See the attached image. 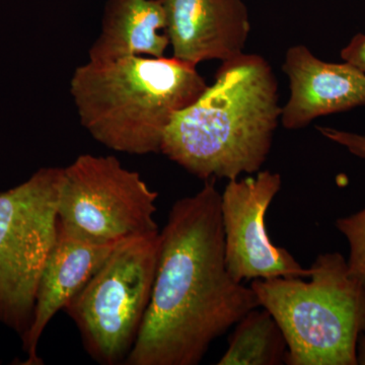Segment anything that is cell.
Here are the masks:
<instances>
[{
	"label": "cell",
	"instance_id": "cell-8",
	"mask_svg": "<svg viewBox=\"0 0 365 365\" xmlns=\"http://www.w3.org/2000/svg\"><path fill=\"white\" fill-rule=\"evenodd\" d=\"M282 186L280 174L259 170L256 177L230 180L222 193L220 210L225 232V263L237 282L275 277L309 278L282 247L269 237L265 218Z\"/></svg>",
	"mask_w": 365,
	"mask_h": 365
},
{
	"label": "cell",
	"instance_id": "cell-10",
	"mask_svg": "<svg viewBox=\"0 0 365 365\" xmlns=\"http://www.w3.org/2000/svg\"><path fill=\"white\" fill-rule=\"evenodd\" d=\"M282 71L289 81L290 95L280 122L288 130L365 106V73L347 62L329 63L306 46L294 45L285 54Z\"/></svg>",
	"mask_w": 365,
	"mask_h": 365
},
{
	"label": "cell",
	"instance_id": "cell-5",
	"mask_svg": "<svg viewBox=\"0 0 365 365\" xmlns=\"http://www.w3.org/2000/svg\"><path fill=\"white\" fill-rule=\"evenodd\" d=\"M160 245V232L118 242L63 309L98 364H124L135 344L150 302Z\"/></svg>",
	"mask_w": 365,
	"mask_h": 365
},
{
	"label": "cell",
	"instance_id": "cell-17",
	"mask_svg": "<svg viewBox=\"0 0 365 365\" xmlns=\"http://www.w3.org/2000/svg\"><path fill=\"white\" fill-rule=\"evenodd\" d=\"M357 364L365 365V332L360 337L357 346Z\"/></svg>",
	"mask_w": 365,
	"mask_h": 365
},
{
	"label": "cell",
	"instance_id": "cell-12",
	"mask_svg": "<svg viewBox=\"0 0 365 365\" xmlns=\"http://www.w3.org/2000/svg\"><path fill=\"white\" fill-rule=\"evenodd\" d=\"M160 0H107L100 35L91 45V61L128 56L163 57L170 45Z\"/></svg>",
	"mask_w": 365,
	"mask_h": 365
},
{
	"label": "cell",
	"instance_id": "cell-9",
	"mask_svg": "<svg viewBox=\"0 0 365 365\" xmlns=\"http://www.w3.org/2000/svg\"><path fill=\"white\" fill-rule=\"evenodd\" d=\"M173 57L197 66L242 54L251 21L244 0H160Z\"/></svg>",
	"mask_w": 365,
	"mask_h": 365
},
{
	"label": "cell",
	"instance_id": "cell-4",
	"mask_svg": "<svg viewBox=\"0 0 365 365\" xmlns=\"http://www.w3.org/2000/svg\"><path fill=\"white\" fill-rule=\"evenodd\" d=\"M311 275L252 281L259 306L284 334L287 365H357L365 332V276L340 253L319 255Z\"/></svg>",
	"mask_w": 365,
	"mask_h": 365
},
{
	"label": "cell",
	"instance_id": "cell-14",
	"mask_svg": "<svg viewBox=\"0 0 365 365\" xmlns=\"http://www.w3.org/2000/svg\"><path fill=\"white\" fill-rule=\"evenodd\" d=\"M336 227L349 245L347 264L350 271L365 276V207L354 215L338 218Z\"/></svg>",
	"mask_w": 365,
	"mask_h": 365
},
{
	"label": "cell",
	"instance_id": "cell-1",
	"mask_svg": "<svg viewBox=\"0 0 365 365\" xmlns=\"http://www.w3.org/2000/svg\"><path fill=\"white\" fill-rule=\"evenodd\" d=\"M215 180L170 208L150 304L124 364H199L216 339L260 307L253 288L228 272Z\"/></svg>",
	"mask_w": 365,
	"mask_h": 365
},
{
	"label": "cell",
	"instance_id": "cell-6",
	"mask_svg": "<svg viewBox=\"0 0 365 365\" xmlns=\"http://www.w3.org/2000/svg\"><path fill=\"white\" fill-rule=\"evenodd\" d=\"M63 168H41L0 191V323L23 338L32 323L38 284L58 234Z\"/></svg>",
	"mask_w": 365,
	"mask_h": 365
},
{
	"label": "cell",
	"instance_id": "cell-16",
	"mask_svg": "<svg viewBox=\"0 0 365 365\" xmlns=\"http://www.w3.org/2000/svg\"><path fill=\"white\" fill-rule=\"evenodd\" d=\"M341 58L365 73V34H356L341 50Z\"/></svg>",
	"mask_w": 365,
	"mask_h": 365
},
{
	"label": "cell",
	"instance_id": "cell-13",
	"mask_svg": "<svg viewBox=\"0 0 365 365\" xmlns=\"http://www.w3.org/2000/svg\"><path fill=\"white\" fill-rule=\"evenodd\" d=\"M220 365L285 364L287 343L272 314L264 307L251 309L237 324Z\"/></svg>",
	"mask_w": 365,
	"mask_h": 365
},
{
	"label": "cell",
	"instance_id": "cell-11",
	"mask_svg": "<svg viewBox=\"0 0 365 365\" xmlns=\"http://www.w3.org/2000/svg\"><path fill=\"white\" fill-rule=\"evenodd\" d=\"M117 244L100 246L81 241L58 225L56 242L41 274L32 323L21 338L26 354L23 364H43L38 345L46 327L85 287Z\"/></svg>",
	"mask_w": 365,
	"mask_h": 365
},
{
	"label": "cell",
	"instance_id": "cell-3",
	"mask_svg": "<svg viewBox=\"0 0 365 365\" xmlns=\"http://www.w3.org/2000/svg\"><path fill=\"white\" fill-rule=\"evenodd\" d=\"M207 88L196 66L165 56L88 60L71 81L79 120L91 137L110 150L137 155L160 153L174 115Z\"/></svg>",
	"mask_w": 365,
	"mask_h": 365
},
{
	"label": "cell",
	"instance_id": "cell-7",
	"mask_svg": "<svg viewBox=\"0 0 365 365\" xmlns=\"http://www.w3.org/2000/svg\"><path fill=\"white\" fill-rule=\"evenodd\" d=\"M158 197L139 173L124 168L117 158L81 155L63 168L58 225L100 246L158 232Z\"/></svg>",
	"mask_w": 365,
	"mask_h": 365
},
{
	"label": "cell",
	"instance_id": "cell-2",
	"mask_svg": "<svg viewBox=\"0 0 365 365\" xmlns=\"http://www.w3.org/2000/svg\"><path fill=\"white\" fill-rule=\"evenodd\" d=\"M281 111L272 66L242 53L222 62L213 85L174 115L160 153L204 181L253 175L270 153Z\"/></svg>",
	"mask_w": 365,
	"mask_h": 365
},
{
	"label": "cell",
	"instance_id": "cell-15",
	"mask_svg": "<svg viewBox=\"0 0 365 365\" xmlns=\"http://www.w3.org/2000/svg\"><path fill=\"white\" fill-rule=\"evenodd\" d=\"M317 129L329 140L339 144L355 157L365 160V134L340 130L332 127H318Z\"/></svg>",
	"mask_w": 365,
	"mask_h": 365
}]
</instances>
